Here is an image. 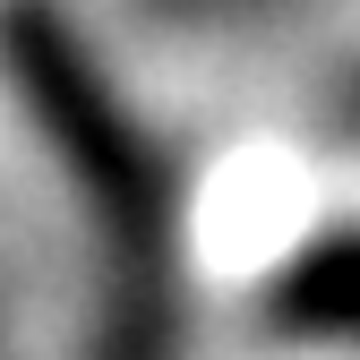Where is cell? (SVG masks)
<instances>
[{
  "instance_id": "cell-1",
  "label": "cell",
  "mask_w": 360,
  "mask_h": 360,
  "mask_svg": "<svg viewBox=\"0 0 360 360\" xmlns=\"http://www.w3.org/2000/svg\"><path fill=\"white\" fill-rule=\"evenodd\" d=\"M275 309H283L292 326L360 335V240H326V249H309V257L292 266V275H283Z\"/></svg>"
}]
</instances>
